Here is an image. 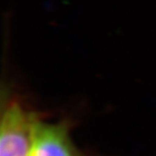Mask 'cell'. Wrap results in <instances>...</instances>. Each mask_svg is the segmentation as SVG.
Here are the masks:
<instances>
[{"instance_id": "cell-2", "label": "cell", "mask_w": 156, "mask_h": 156, "mask_svg": "<svg viewBox=\"0 0 156 156\" xmlns=\"http://www.w3.org/2000/svg\"><path fill=\"white\" fill-rule=\"evenodd\" d=\"M30 156H80L71 139L69 122L51 123L39 118Z\"/></svg>"}, {"instance_id": "cell-1", "label": "cell", "mask_w": 156, "mask_h": 156, "mask_svg": "<svg viewBox=\"0 0 156 156\" xmlns=\"http://www.w3.org/2000/svg\"><path fill=\"white\" fill-rule=\"evenodd\" d=\"M39 118L20 102H9L1 118L0 156H30Z\"/></svg>"}]
</instances>
